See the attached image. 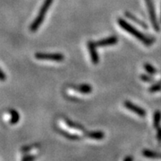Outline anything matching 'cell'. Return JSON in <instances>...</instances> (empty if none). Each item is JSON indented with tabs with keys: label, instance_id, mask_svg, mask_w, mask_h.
Returning a JSON list of instances; mask_svg holds the SVG:
<instances>
[{
	"label": "cell",
	"instance_id": "cell-15",
	"mask_svg": "<svg viewBox=\"0 0 161 161\" xmlns=\"http://www.w3.org/2000/svg\"><path fill=\"white\" fill-rule=\"evenodd\" d=\"M160 122H161V111L159 110H156L153 116V125L155 129H157L159 127H160Z\"/></svg>",
	"mask_w": 161,
	"mask_h": 161
},
{
	"label": "cell",
	"instance_id": "cell-13",
	"mask_svg": "<svg viewBox=\"0 0 161 161\" xmlns=\"http://www.w3.org/2000/svg\"><path fill=\"white\" fill-rule=\"evenodd\" d=\"M142 154L144 156L147 158H151V159H161L160 153H157V152L149 151V150H144Z\"/></svg>",
	"mask_w": 161,
	"mask_h": 161
},
{
	"label": "cell",
	"instance_id": "cell-21",
	"mask_svg": "<svg viewBox=\"0 0 161 161\" xmlns=\"http://www.w3.org/2000/svg\"><path fill=\"white\" fill-rule=\"evenodd\" d=\"M156 137H157V140L159 143L161 142V127H159L157 129V134H156Z\"/></svg>",
	"mask_w": 161,
	"mask_h": 161
},
{
	"label": "cell",
	"instance_id": "cell-2",
	"mask_svg": "<svg viewBox=\"0 0 161 161\" xmlns=\"http://www.w3.org/2000/svg\"><path fill=\"white\" fill-rule=\"evenodd\" d=\"M53 0H45L43 4L41 7L40 10L39 12V14L36 16V18L34 20V21L32 22V24L30 26V30L32 32H35V31H38L39 27L40 26V25L43 23V20L45 18V16H46V13L48 11V9L51 7L52 3H53Z\"/></svg>",
	"mask_w": 161,
	"mask_h": 161
},
{
	"label": "cell",
	"instance_id": "cell-9",
	"mask_svg": "<svg viewBox=\"0 0 161 161\" xmlns=\"http://www.w3.org/2000/svg\"><path fill=\"white\" fill-rule=\"evenodd\" d=\"M85 137L93 140H102L104 138L105 134L102 131H91V132H85Z\"/></svg>",
	"mask_w": 161,
	"mask_h": 161
},
{
	"label": "cell",
	"instance_id": "cell-7",
	"mask_svg": "<svg viewBox=\"0 0 161 161\" xmlns=\"http://www.w3.org/2000/svg\"><path fill=\"white\" fill-rule=\"evenodd\" d=\"M69 88L83 94L91 93L92 91V86L90 85V84H77V85L70 84V85H69Z\"/></svg>",
	"mask_w": 161,
	"mask_h": 161
},
{
	"label": "cell",
	"instance_id": "cell-3",
	"mask_svg": "<svg viewBox=\"0 0 161 161\" xmlns=\"http://www.w3.org/2000/svg\"><path fill=\"white\" fill-rule=\"evenodd\" d=\"M35 58L40 61H51L56 62H61L63 61L65 57L61 53H37L35 55Z\"/></svg>",
	"mask_w": 161,
	"mask_h": 161
},
{
	"label": "cell",
	"instance_id": "cell-18",
	"mask_svg": "<svg viewBox=\"0 0 161 161\" xmlns=\"http://www.w3.org/2000/svg\"><path fill=\"white\" fill-rule=\"evenodd\" d=\"M140 79H141L142 81L147 82V83H153L154 82L153 78L150 75H142L140 76Z\"/></svg>",
	"mask_w": 161,
	"mask_h": 161
},
{
	"label": "cell",
	"instance_id": "cell-19",
	"mask_svg": "<svg viewBox=\"0 0 161 161\" xmlns=\"http://www.w3.org/2000/svg\"><path fill=\"white\" fill-rule=\"evenodd\" d=\"M39 147V144H34V145H32V146H28V147H23L22 151H31V150H32V149H35V148H38Z\"/></svg>",
	"mask_w": 161,
	"mask_h": 161
},
{
	"label": "cell",
	"instance_id": "cell-20",
	"mask_svg": "<svg viewBox=\"0 0 161 161\" xmlns=\"http://www.w3.org/2000/svg\"><path fill=\"white\" fill-rule=\"evenodd\" d=\"M6 75H5V73H4L2 69H0V81H5L6 80Z\"/></svg>",
	"mask_w": 161,
	"mask_h": 161
},
{
	"label": "cell",
	"instance_id": "cell-12",
	"mask_svg": "<svg viewBox=\"0 0 161 161\" xmlns=\"http://www.w3.org/2000/svg\"><path fill=\"white\" fill-rule=\"evenodd\" d=\"M125 16H126L129 19H130V20H132L133 21H134L135 23H137V25H140L141 27H142V28L146 29V30H147V29H148V25H147L146 24L144 21L141 20L140 19H138L137 16H134V15L132 14V13H130V12H125Z\"/></svg>",
	"mask_w": 161,
	"mask_h": 161
},
{
	"label": "cell",
	"instance_id": "cell-4",
	"mask_svg": "<svg viewBox=\"0 0 161 161\" xmlns=\"http://www.w3.org/2000/svg\"><path fill=\"white\" fill-rule=\"evenodd\" d=\"M147 7L148 8V12L150 14V18H151V24L153 26L154 30L155 31H160V27H159V22H158L157 18H156V15H155V7H154V3L152 2V0H145Z\"/></svg>",
	"mask_w": 161,
	"mask_h": 161
},
{
	"label": "cell",
	"instance_id": "cell-16",
	"mask_svg": "<svg viewBox=\"0 0 161 161\" xmlns=\"http://www.w3.org/2000/svg\"><path fill=\"white\" fill-rule=\"evenodd\" d=\"M144 69L147 70V72L151 75H156L157 74V70L154 67L153 65H151L149 63H145L144 64Z\"/></svg>",
	"mask_w": 161,
	"mask_h": 161
},
{
	"label": "cell",
	"instance_id": "cell-8",
	"mask_svg": "<svg viewBox=\"0 0 161 161\" xmlns=\"http://www.w3.org/2000/svg\"><path fill=\"white\" fill-rule=\"evenodd\" d=\"M95 43H96L97 47H106V46L116 44L118 43V38L116 36H110L106 39H100Z\"/></svg>",
	"mask_w": 161,
	"mask_h": 161
},
{
	"label": "cell",
	"instance_id": "cell-6",
	"mask_svg": "<svg viewBox=\"0 0 161 161\" xmlns=\"http://www.w3.org/2000/svg\"><path fill=\"white\" fill-rule=\"evenodd\" d=\"M87 46H88V49L90 53V57H91L92 62L97 65L99 62V56H98L97 51L96 43L93 42V41H89L87 43Z\"/></svg>",
	"mask_w": 161,
	"mask_h": 161
},
{
	"label": "cell",
	"instance_id": "cell-1",
	"mask_svg": "<svg viewBox=\"0 0 161 161\" xmlns=\"http://www.w3.org/2000/svg\"><path fill=\"white\" fill-rule=\"evenodd\" d=\"M118 24L123 30H125V31L129 33L130 35L134 36L135 38H137L139 41H141L142 43H143L145 45H147V46H150V45L153 44L155 43V38L145 35L143 33H142L141 31H139L138 30H137L133 25H131L129 23L127 22L126 20H125L124 19L118 18Z\"/></svg>",
	"mask_w": 161,
	"mask_h": 161
},
{
	"label": "cell",
	"instance_id": "cell-22",
	"mask_svg": "<svg viewBox=\"0 0 161 161\" xmlns=\"http://www.w3.org/2000/svg\"><path fill=\"white\" fill-rule=\"evenodd\" d=\"M160 20H161V17H160Z\"/></svg>",
	"mask_w": 161,
	"mask_h": 161
},
{
	"label": "cell",
	"instance_id": "cell-10",
	"mask_svg": "<svg viewBox=\"0 0 161 161\" xmlns=\"http://www.w3.org/2000/svg\"><path fill=\"white\" fill-rule=\"evenodd\" d=\"M64 122H65V125L70 129H75V130H79V131H84V132H86L85 129H84V127L83 125H81L80 124H78V123L74 122V121L70 120L69 119L67 118H64Z\"/></svg>",
	"mask_w": 161,
	"mask_h": 161
},
{
	"label": "cell",
	"instance_id": "cell-11",
	"mask_svg": "<svg viewBox=\"0 0 161 161\" xmlns=\"http://www.w3.org/2000/svg\"><path fill=\"white\" fill-rule=\"evenodd\" d=\"M57 131L60 134H61L62 136H64L65 137H66L67 139H69V140H73V141H75V140H80L81 139V137L79 136V135L76 134H72V133H69L67 131L64 130L63 129H59V128H57Z\"/></svg>",
	"mask_w": 161,
	"mask_h": 161
},
{
	"label": "cell",
	"instance_id": "cell-14",
	"mask_svg": "<svg viewBox=\"0 0 161 161\" xmlns=\"http://www.w3.org/2000/svg\"><path fill=\"white\" fill-rule=\"evenodd\" d=\"M9 114H11V125H15L16 123H18L19 119H20V115H19L18 112L16 110H13V109H11V110H9Z\"/></svg>",
	"mask_w": 161,
	"mask_h": 161
},
{
	"label": "cell",
	"instance_id": "cell-17",
	"mask_svg": "<svg viewBox=\"0 0 161 161\" xmlns=\"http://www.w3.org/2000/svg\"><path fill=\"white\" fill-rule=\"evenodd\" d=\"M148 90H149L150 92H158V91H160L161 90V81L158 82V83L155 84L154 85L151 86Z\"/></svg>",
	"mask_w": 161,
	"mask_h": 161
},
{
	"label": "cell",
	"instance_id": "cell-5",
	"mask_svg": "<svg viewBox=\"0 0 161 161\" xmlns=\"http://www.w3.org/2000/svg\"><path fill=\"white\" fill-rule=\"evenodd\" d=\"M124 106L126 109L133 111V113H135L136 114L139 115L141 117H145L147 115V111L142 107H139L137 105L133 104V102H129V101H125V103H124Z\"/></svg>",
	"mask_w": 161,
	"mask_h": 161
}]
</instances>
